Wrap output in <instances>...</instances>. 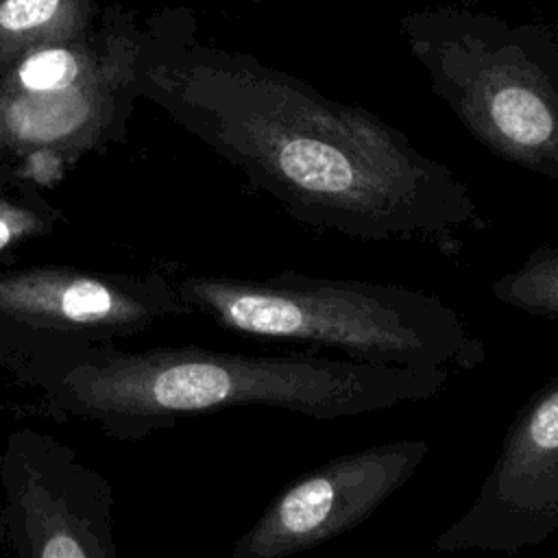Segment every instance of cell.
<instances>
[{"instance_id":"6da1fadb","label":"cell","mask_w":558,"mask_h":558,"mask_svg":"<svg viewBox=\"0 0 558 558\" xmlns=\"http://www.w3.org/2000/svg\"><path fill=\"white\" fill-rule=\"evenodd\" d=\"M183 102L198 133L290 218L364 242L456 248L484 216L464 181L360 105L244 52L196 50Z\"/></svg>"},{"instance_id":"30bf717a","label":"cell","mask_w":558,"mask_h":558,"mask_svg":"<svg viewBox=\"0 0 558 558\" xmlns=\"http://www.w3.org/2000/svg\"><path fill=\"white\" fill-rule=\"evenodd\" d=\"M105 65L98 63L94 50L81 39L50 44L20 57L2 81L0 98L54 96L70 92Z\"/></svg>"},{"instance_id":"4fadbf2b","label":"cell","mask_w":558,"mask_h":558,"mask_svg":"<svg viewBox=\"0 0 558 558\" xmlns=\"http://www.w3.org/2000/svg\"><path fill=\"white\" fill-rule=\"evenodd\" d=\"M4 538H7V530H4V519H2V512H0V545H2Z\"/></svg>"},{"instance_id":"277c9868","label":"cell","mask_w":558,"mask_h":558,"mask_svg":"<svg viewBox=\"0 0 558 558\" xmlns=\"http://www.w3.org/2000/svg\"><path fill=\"white\" fill-rule=\"evenodd\" d=\"M399 31L429 89L495 157L558 183V28L471 7L408 11Z\"/></svg>"},{"instance_id":"7c38bea8","label":"cell","mask_w":558,"mask_h":558,"mask_svg":"<svg viewBox=\"0 0 558 558\" xmlns=\"http://www.w3.org/2000/svg\"><path fill=\"white\" fill-rule=\"evenodd\" d=\"M48 227V216L35 207L0 198V255L28 238L44 233Z\"/></svg>"},{"instance_id":"3957f363","label":"cell","mask_w":558,"mask_h":558,"mask_svg":"<svg viewBox=\"0 0 558 558\" xmlns=\"http://www.w3.org/2000/svg\"><path fill=\"white\" fill-rule=\"evenodd\" d=\"M174 286L192 312L262 340L408 368L471 371L486 357L484 342L453 307L401 283L281 270L270 279L192 275Z\"/></svg>"},{"instance_id":"ba28073f","label":"cell","mask_w":558,"mask_h":558,"mask_svg":"<svg viewBox=\"0 0 558 558\" xmlns=\"http://www.w3.org/2000/svg\"><path fill=\"white\" fill-rule=\"evenodd\" d=\"M427 451V440L405 438L323 462L264 508L231 558H290L357 527L416 473Z\"/></svg>"},{"instance_id":"9c48e42d","label":"cell","mask_w":558,"mask_h":558,"mask_svg":"<svg viewBox=\"0 0 558 558\" xmlns=\"http://www.w3.org/2000/svg\"><path fill=\"white\" fill-rule=\"evenodd\" d=\"M92 0H0V74L31 50L81 39Z\"/></svg>"},{"instance_id":"8992f818","label":"cell","mask_w":558,"mask_h":558,"mask_svg":"<svg viewBox=\"0 0 558 558\" xmlns=\"http://www.w3.org/2000/svg\"><path fill=\"white\" fill-rule=\"evenodd\" d=\"M0 482L15 558H120L111 486L70 445L33 427L11 432Z\"/></svg>"},{"instance_id":"8fae6325","label":"cell","mask_w":558,"mask_h":558,"mask_svg":"<svg viewBox=\"0 0 558 558\" xmlns=\"http://www.w3.org/2000/svg\"><path fill=\"white\" fill-rule=\"evenodd\" d=\"M490 294L523 314L558 320V244L534 248L514 270L490 283Z\"/></svg>"},{"instance_id":"7a4b0ae2","label":"cell","mask_w":558,"mask_h":558,"mask_svg":"<svg viewBox=\"0 0 558 558\" xmlns=\"http://www.w3.org/2000/svg\"><path fill=\"white\" fill-rule=\"evenodd\" d=\"M48 410L140 440L194 414L266 405L329 421L410 403V368L307 353L244 355L198 347H105L41 390Z\"/></svg>"},{"instance_id":"5b68a950","label":"cell","mask_w":558,"mask_h":558,"mask_svg":"<svg viewBox=\"0 0 558 558\" xmlns=\"http://www.w3.org/2000/svg\"><path fill=\"white\" fill-rule=\"evenodd\" d=\"M185 314L192 310L159 272L74 266L0 272V366L20 384L44 390L116 340Z\"/></svg>"},{"instance_id":"52a82bcc","label":"cell","mask_w":558,"mask_h":558,"mask_svg":"<svg viewBox=\"0 0 558 558\" xmlns=\"http://www.w3.org/2000/svg\"><path fill=\"white\" fill-rule=\"evenodd\" d=\"M558 532V373L512 418L473 504L445 527L438 551L517 554Z\"/></svg>"}]
</instances>
